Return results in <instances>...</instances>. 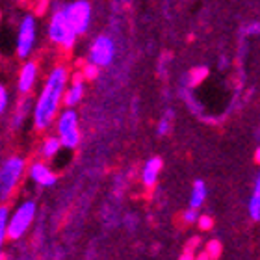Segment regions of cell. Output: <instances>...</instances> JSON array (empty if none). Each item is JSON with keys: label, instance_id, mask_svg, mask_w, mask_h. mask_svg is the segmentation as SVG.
Instances as JSON below:
<instances>
[{"label": "cell", "instance_id": "cell-1", "mask_svg": "<svg viewBox=\"0 0 260 260\" xmlns=\"http://www.w3.org/2000/svg\"><path fill=\"white\" fill-rule=\"evenodd\" d=\"M67 82H69V71L65 69L63 65H58L50 71L38 103L34 106V125L38 130L49 128L58 117Z\"/></svg>", "mask_w": 260, "mask_h": 260}, {"label": "cell", "instance_id": "cell-2", "mask_svg": "<svg viewBox=\"0 0 260 260\" xmlns=\"http://www.w3.org/2000/svg\"><path fill=\"white\" fill-rule=\"evenodd\" d=\"M26 169V162L21 156H10L0 166V201L10 199L15 191L17 184L21 182Z\"/></svg>", "mask_w": 260, "mask_h": 260}, {"label": "cell", "instance_id": "cell-3", "mask_svg": "<svg viewBox=\"0 0 260 260\" xmlns=\"http://www.w3.org/2000/svg\"><path fill=\"white\" fill-rule=\"evenodd\" d=\"M38 214V205L36 201H24L17 206V210L13 212L8 219V238L10 240H21L26 231L32 227L34 219Z\"/></svg>", "mask_w": 260, "mask_h": 260}, {"label": "cell", "instance_id": "cell-4", "mask_svg": "<svg viewBox=\"0 0 260 260\" xmlns=\"http://www.w3.org/2000/svg\"><path fill=\"white\" fill-rule=\"evenodd\" d=\"M56 128H58V138L61 141V147L65 149H76L80 143V128H78V115L73 108H65L58 114L56 119Z\"/></svg>", "mask_w": 260, "mask_h": 260}, {"label": "cell", "instance_id": "cell-5", "mask_svg": "<svg viewBox=\"0 0 260 260\" xmlns=\"http://www.w3.org/2000/svg\"><path fill=\"white\" fill-rule=\"evenodd\" d=\"M49 38L52 43L60 45L61 49L65 50H71L75 47L76 43V36L73 30H71L69 22L65 19L63 15V8H54L52 11V17H50V22H49Z\"/></svg>", "mask_w": 260, "mask_h": 260}, {"label": "cell", "instance_id": "cell-6", "mask_svg": "<svg viewBox=\"0 0 260 260\" xmlns=\"http://www.w3.org/2000/svg\"><path fill=\"white\" fill-rule=\"evenodd\" d=\"M63 8V15L69 22L71 30L76 36H82L89 30V22H91V4L87 0H75Z\"/></svg>", "mask_w": 260, "mask_h": 260}, {"label": "cell", "instance_id": "cell-7", "mask_svg": "<svg viewBox=\"0 0 260 260\" xmlns=\"http://www.w3.org/2000/svg\"><path fill=\"white\" fill-rule=\"evenodd\" d=\"M36 34H38V24H36V17L26 15L21 21L19 34H17V56L21 60H26L32 54L34 45H36Z\"/></svg>", "mask_w": 260, "mask_h": 260}, {"label": "cell", "instance_id": "cell-8", "mask_svg": "<svg viewBox=\"0 0 260 260\" xmlns=\"http://www.w3.org/2000/svg\"><path fill=\"white\" fill-rule=\"evenodd\" d=\"M115 58V43L110 36H99L89 47V61L99 67H108Z\"/></svg>", "mask_w": 260, "mask_h": 260}, {"label": "cell", "instance_id": "cell-9", "mask_svg": "<svg viewBox=\"0 0 260 260\" xmlns=\"http://www.w3.org/2000/svg\"><path fill=\"white\" fill-rule=\"evenodd\" d=\"M84 93H86V87H84V76H82V73H75V75L71 76V86L65 87L63 101H61V103H63L65 108H75L76 104L82 101Z\"/></svg>", "mask_w": 260, "mask_h": 260}, {"label": "cell", "instance_id": "cell-10", "mask_svg": "<svg viewBox=\"0 0 260 260\" xmlns=\"http://www.w3.org/2000/svg\"><path fill=\"white\" fill-rule=\"evenodd\" d=\"M38 80V63L36 61H26L22 65L21 73H19V80H17V89L21 95H28L32 91Z\"/></svg>", "mask_w": 260, "mask_h": 260}, {"label": "cell", "instance_id": "cell-11", "mask_svg": "<svg viewBox=\"0 0 260 260\" xmlns=\"http://www.w3.org/2000/svg\"><path fill=\"white\" fill-rule=\"evenodd\" d=\"M162 158L160 156H151L143 164V168H141V182L145 188H152V186L158 182V177L162 173Z\"/></svg>", "mask_w": 260, "mask_h": 260}, {"label": "cell", "instance_id": "cell-12", "mask_svg": "<svg viewBox=\"0 0 260 260\" xmlns=\"http://www.w3.org/2000/svg\"><path fill=\"white\" fill-rule=\"evenodd\" d=\"M28 175L30 179L39 186H54L56 184V175L50 171V168L43 162H34L30 168H28Z\"/></svg>", "mask_w": 260, "mask_h": 260}, {"label": "cell", "instance_id": "cell-13", "mask_svg": "<svg viewBox=\"0 0 260 260\" xmlns=\"http://www.w3.org/2000/svg\"><path fill=\"white\" fill-rule=\"evenodd\" d=\"M206 195H208V190H206V184L203 180H195L193 186H191L190 191V206L191 208H197L199 210L201 206L205 205Z\"/></svg>", "mask_w": 260, "mask_h": 260}, {"label": "cell", "instance_id": "cell-14", "mask_svg": "<svg viewBox=\"0 0 260 260\" xmlns=\"http://www.w3.org/2000/svg\"><path fill=\"white\" fill-rule=\"evenodd\" d=\"M247 210H249V217L253 221H260V173L255 180V188H253V193H251Z\"/></svg>", "mask_w": 260, "mask_h": 260}, {"label": "cell", "instance_id": "cell-15", "mask_svg": "<svg viewBox=\"0 0 260 260\" xmlns=\"http://www.w3.org/2000/svg\"><path fill=\"white\" fill-rule=\"evenodd\" d=\"M61 149V141L58 136H49V138H45V141L41 143V156L50 160V158H54Z\"/></svg>", "mask_w": 260, "mask_h": 260}, {"label": "cell", "instance_id": "cell-16", "mask_svg": "<svg viewBox=\"0 0 260 260\" xmlns=\"http://www.w3.org/2000/svg\"><path fill=\"white\" fill-rule=\"evenodd\" d=\"M30 106H32V101L28 99V95H22V101L19 103V106H17L15 110V115H13V128H19V126L24 123V117L28 115V112H30Z\"/></svg>", "mask_w": 260, "mask_h": 260}, {"label": "cell", "instance_id": "cell-17", "mask_svg": "<svg viewBox=\"0 0 260 260\" xmlns=\"http://www.w3.org/2000/svg\"><path fill=\"white\" fill-rule=\"evenodd\" d=\"M8 219H10V208L0 206V258H2V245L8 240Z\"/></svg>", "mask_w": 260, "mask_h": 260}, {"label": "cell", "instance_id": "cell-18", "mask_svg": "<svg viewBox=\"0 0 260 260\" xmlns=\"http://www.w3.org/2000/svg\"><path fill=\"white\" fill-rule=\"evenodd\" d=\"M171 123H173V112H171V110H168V112L160 117V121H158L156 134L158 136H168L169 132H171Z\"/></svg>", "mask_w": 260, "mask_h": 260}, {"label": "cell", "instance_id": "cell-19", "mask_svg": "<svg viewBox=\"0 0 260 260\" xmlns=\"http://www.w3.org/2000/svg\"><path fill=\"white\" fill-rule=\"evenodd\" d=\"M80 73H82V76H84V80H95L99 76V73H101V67H99L97 63L89 61V63H86L82 67Z\"/></svg>", "mask_w": 260, "mask_h": 260}, {"label": "cell", "instance_id": "cell-20", "mask_svg": "<svg viewBox=\"0 0 260 260\" xmlns=\"http://www.w3.org/2000/svg\"><path fill=\"white\" fill-rule=\"evenodd\" d=\"M208 75V69L206 67H195V69L190 71V80H188V84H190L191 87L197 86V84H201L203 82V78Z\"/></svg>", "mask_w": 260, "mask_h": 260}, {"label": "cell", "instance_id": "cell-21", "mask_svg": "<svg viewBox=\"0 0 260 260\" xmlns=\"http://www.w3.org/2000/svg\"><path fill=\"white\" fill-rule=\"evenodd\" d=\"M205 251H206V255H208V258H217V256L221 255V244H219L217 240H210V242L206 244Z\"/></svg>", "mask_w": 260, "mask_h": 260}, {"label": "cell", "instance_id": "cell-22", "mask_svg": "<svg viewBox=\"0 0 260 260\" xmlns=\"http://www.w3.org/2000/svg\"><path fill=\"white\" fill-rule=\"evenodd\" d=\"M197 225H199L201 231H210V229L214 227V217L208 216V214H199Z\"/></svg>", "mask_w": 260, "mask_h": 260}, {"label": "cell", "instance_id": "cell-23", "mask_svg": "<svg viewBox=\"0 0 260 260\" xmlns=\"http://www.w3.org/2000/svg\"><path fill=\"white\" fill-rule=\"evenodd\" d=\"M197 217H199V210H197V208H188V210L184 212V217H182V219H184V223H197Z\"/></svg>", "mask_w": 260, "mask_h": 260}, {"label": "cell", "instance_id": "cell-24", "mask_svg": "<svg viewBox=\"0 0 260 260\" xmlns=\"http://www.w3.org/2000/svg\"><path fill=\"white\" fill-rule=\"evenodd\" d=\"M6 108H8V91H6V87L0 84V115L4 114Z\"/></svg>", "mask_w": 260, "mask_h": 260}, {"label": "cell", "instance_id": "cell-25", "mask_svg": "<svg viewBox=\"0 0 260 260\" xmlns=\"http://www.w3.org/2000/svg\"><path fill=\"white\" fill-rule=\"evenodd\" d=\"M244 32L247 34V36H260V21H255V22H251V24H247V26L244 28Z\"/></svg>", "mask_w": 260, "mask_h": 260}, {"label": "cell", "instance_id": "cell-26", "mask_svg": "<svg viewBox=\"0 0 260 260\" xmlns=\"http://www.w3.org/2000/svg\"><path fill=\"white\" fill-rule=\"evenodd\" d=\"M47 6H49V0H39L38 8H36V15H45V11H47Z\"/></svg>", "mask_w": 260, "mask_h": 260}, {"label": "cell", "instance_id": "cell-27", "mask_svg": "<svg viewBox=\"0 0 260 260\" xmlns=\"http://www.w3.org/2000/svg\"><path fill=\"white\" fill-rule=\"evenodd\" d=\"M255 162L260 166V147H258V149H256V151H255Z\"/></svg>", "mask_w": 260, "mask_h": 260}]
</instances>
